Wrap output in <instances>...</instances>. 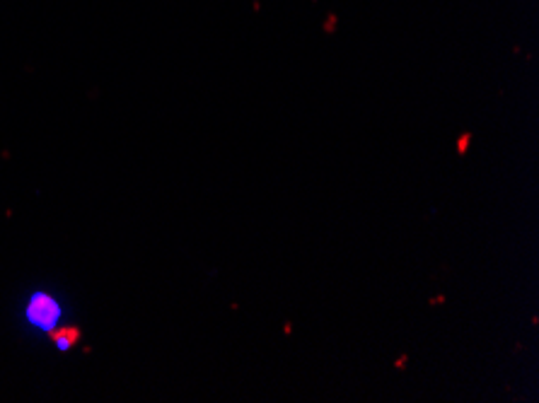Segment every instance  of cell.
<instances>
[{"label": "cell", "mask_w": 539, "mask_h": 403, "mask_svg": "<svg viewBox=\"0 0 539 403\" xmlns=\"http://www.w3.org/2000/svg\"><path fill=\"white\" fill-rule=\"evenodd\" d=\"M53 316H56V304L51 300H36L32 304V319L36 323H48Z\"/></svg>", "instance_id": "1"}, {"label": "cell", "mask_w": 539, "mask_h": 403, "mask_svg": "<svg viewBox=\"0 0 539 403\" xmlns=\"http://www.w3.org/2000/svg\"><path fill=\"white\" fill-rule=\"evenodd\" d=\"M53 340L61 345V348H68L73 340H78V331H68V333H56L53 335Z\"/></svg>", "instance_id": "2"}]
</instances>
